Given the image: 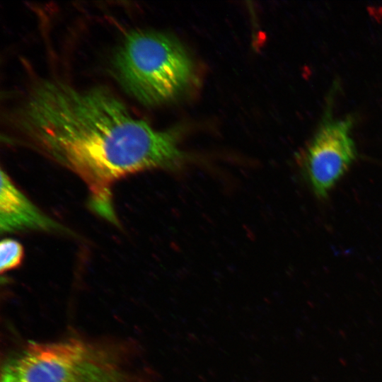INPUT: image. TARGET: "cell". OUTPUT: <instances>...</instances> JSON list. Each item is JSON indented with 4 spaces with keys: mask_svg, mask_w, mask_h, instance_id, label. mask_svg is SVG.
Wrapping results in <instances>:
<instances>
[{
    "mask_svg": "<svg viewBox=\"0 0 382 382\" xmlns=\"http://www.w3.org/2000/svg\"><path fill=\"white\" fill-rule=\"evenodd\" d=\"M354 118H335L330 99L311 139L298 154L301 175L319 199H326L357 158Z\"/></svg>",
    "mask_w": 382,
    "mask_h": 382,
    "instance_id": "obj_4",
    "label": "cell"
},
{
    "mask_svg": "<svg viewBox=\"0 0 382 382\" xmlns=\"http://www.w3.org/2000/svg\"><path fill=\"white\" fill-rule=\"evenodd\" d=\"M0 230L1 233L23 231L64 232L67 230L45 214L1 170Z\"/></svg>",
    "mask_w": 382,
    "mask_h": 382,
    "instance_id": "obj_5",
    "label": "cell"
},
{
    "mask_svg": "<svg viewBox=\"0 0 382 382\" xmlns=\"http://www.w3.org/2000/svg\"><path fill=\"white\" fill-rule=\"evenodd\" d=\"M23 257V248L21 243L4 238L0 243V271L6 272L19 266Z\"/></svg>",
    "mask_w": 382,
    "mask_h": 382,
    "instance_id": "obj_6",
    "label": "cell"
},
{
    "mask_svg": "<svg viewBox=\"0 0 382 382\" xmlns=\"http://www.w3.org/2000/svg\"><path fill=\"white\" fill-rule=\"evenodd\" d=\"M13 118L26 141L84 181L92 207L113 222L111 188L116 181L149 170L176 173L194 160L180 148L179 130L154 129L100 86L40 80Z\"/></svg>",
    "mask_w": 382,
    "mask_h": 382,
    "instance_id": "obj_1",
    "label": "cell"
},
{
    "mask_svg": "<svg viewBox=\"0 0 382 382\" xmlns=\"http://www.w3.org/2000/svg\"><path fill=\"white\" fill-rule=\"evenodd\" d=\"M1 382H125L113 360L78 340L29 344L6 363Z\"/></svg>",
    "mask_w": 382,
    "mask_h": 382,
    "instance_id": "obj_3",
    "label": "cell"
},
{
    "mask_svg": "<svg viewBox=\"0 0 382 382\" xmlns=\"http://www.w3.org/2000/svg\"><path fill=\"white\" fill-rule=\"evenodd\" d=\"M112 64L121 86L146 105L175 100L196 81L193 62L183 45L158 31H130L115 52Z\"/></svg>",
    "mask_w": 382,
    "mask_h": 382,
    "instance_id": "obj_2",
    "label": "cell"
}]
</instances>
